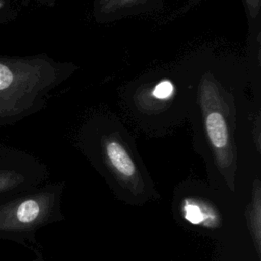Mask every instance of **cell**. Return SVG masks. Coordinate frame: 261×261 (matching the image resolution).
Segmentation results:
<instances>
[{
    "label": "cell",
    "mask_w": 261,
    "mask_h": 261,
    "mask_svg": "<svg viewBox=\"0 0 261 261\" xmlns=\"http://www.w3.org/2000/svg\"><path fill=\"white\" fill-rule=\"evenodd\" d=\"M178 63L189 88L195 151L209 173L234 192L242 149L250 146L261 155V107L252 101L245 58L203 48Z\"/></svg>",
    "instance_id": "6da1fadb"
},
{
    "label": "cell",
    "mask_w": 261,
    "mask_h": 261,
    "mask_svg": "<svg viewBox=\"0 0 261 261\" xmlns=\"http://www.w3.org/2000/svg\"><path fill=\"white\" fill-rule=\"evenodd\" d=\"M74 142L116 199L133 206L159 199L136 140L117 115L108 111L90 114L76 129Z\"/></svg>",
    "instance_id": "7a4b0ae2"
},
{
    "label": "cell",
    "mask_w": 261,
    "mask_h": 261,
    "mask_svg": "<svg viewBox=\"0 0 261 261\" xmlns=\"http://www.w3.org/2000/svg\"><path fill=\"white\" fill-rule=\"evenodd\" d=\"M119 99L125 114L149 137L168 136L188 118L189 88L178 61L129 80L121 87Z\"/></svg>",
    "instance_id": "3957f363"
},
{
    "label": "cell",
    "mask_w": 261,
    "mask_h": 261,
    "mask_svg": "<svg viewBox=\"0 0 261 261\" xmlns=\"http://www.w3.org/2000/svg\"><path fill=\"white\" fill-rule=\"evenodd\" d=\"M79 69L73 61L43 55L0 60V118L24 116L38 110L50 92Z\"/></svg>",
    "instance_id": "277c9868"
},
{
    "label": "cell",
    "mask_w": 261,
    "mask_h": 261,
    "mask_svg": "<svg viewBox=\"0 0 261 261\" xmlns=\"http://www.w3.org/2000/svg\"><path fill=\"white\" fill-rule=\"evenodd\" d=\"M63 184H55L30 196L0 206V231L27 232L61 219Z\"/></svg>",
    "instance_id": "5b68a950"
},
{
    "label": "cell",
    "mask_w": 261,
    "mask_h": 261,
    "mask_svg": "<svg viewBox=\"0 0 261 261\" xmlns=\"http://www.w3.org/2000/svg\"><path fill=\"white\" fill-rule=\"evenodd\" d=\"M165 2L166 0H93L92 17L99 24H108L157 11Z\"/></svg>",
    "instance_id": "8992f818"
},
{
    "label": "cell",
    "mask_w": 261,
    "mask_h": 261,
    "mask_svg": "<svg viewBox=\"0 0 261 261\" xmlns=\"http://www.w3.org/2000/svg\"><path fill=\"white\" fill-rule=\"evenodd\" d=\"M178 211L188 223L205 229H217L222 226V215L219 209L209 200L188 196L180 200Z\"/></svg>",
    "instance_id": "52a82bcc"
},
{
    "label": "cell",
    "mask_w": 261,
    "mask_h": 261,
    "mask_svg": "<svg viewBox=\"0 0 261 261\" xmlns=\"http://www.w3.org/2000/svg\"><path fill=\"white\" fill-rule=\"evenodd\" d=\"M245 61L252 101L261 107V25L247 29Z\"/></svg>",
    "instance_id": "ba28073f"
},
{
    "label": "cell",
    "mask_w": 261,
    "mask_h": 261,
    "mask_svg": "<svg viewBox=\"0 0 261 261\" xmlns=\"http://www.w3.org/2000/svg\"><path fill=\"white\" fill-rule=\"evenodd\" d=\"M247 225L254 243L258 258H261V182L255 178L252 186V197L247 207Z\"/></svg>",
    "instance_id": "9c48e42d"
},
{
    "label": "cell",
    "mask_w": 261,
    "mask_h": 261,
    "mask_svg": "<svg viewBox=\"0 0 261 261\" xmlns=\"http://www.w3.org/2000/svg\"><path fill=\"white\" fill-rule=\"evenodd\" d=\"M27 177L14 170H0V193L10 191L22 186Z\"/></svg>",
    "instance_id": "30bf717a"
},
{
    "label": "cell",
    "mask_w": 261,
    "mask_h": 261,
    "mask_svg": "<svg viewBox=\"0 0 261 261\" xmlns=\"http://www.w3.org/2000/svg\"><path fill=\"white\" fill-rule=\"evenodd\" d=\"M247 18V27L261 25V0H242Z\"/></svg>",
    "instance_id": "8fae6325"
},
{
    "label": "cell",
    "mask_w": 261,
    "mask_h": 261,
    "mask_svg": "<svg viewBox=\"0 0 261 261\" xmlns=\"http://www.w3.org/2000/svg\"><path fill=\"white\" fill-rule=\"evenodd\" d=\"M58 0H39V2L43 5H48V6H52L54 5Z\"/></svg>",
    "instance_id": "7c38bea8"
},
{
    "label": "cell",
    "mask_w": 261,
    "mask_h": 261,
    "mask_svg": "<svg viewBox=\"0 0 261 261\" xmlns=\"http://www.w3.org/2000/svg\"><path fill=\"white\" fill-rule=\"evenodd\" d=\"M4 5H5V1L4 0H0V10L4 7Z\"/></svg>",
    "instance_id": "4fadbf2b"
},
{
    "label": "cell",
    "mask_w": 261,
    "mask_h": 261,
    "mask_svg": "<svg viewBox=\"0 0 261 261\" xmlns=\"http://www.w3.org/2000/svg\"><path fill=\"white\" fill-rule=\"evenodd\" d=\"M40 261H44V260H40Z\"/></svg>",
    "instance_id": "5bb4252c"
}]
</instances>
